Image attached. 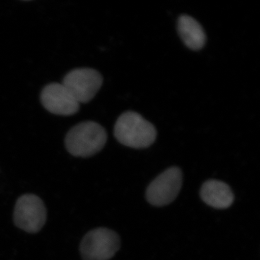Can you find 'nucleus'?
Segmentation results:
<instances>
[{"label": "nucleus", "mask_w": 260, "mask_h": 260, "mask_svg": "<svg viewBox=\"0 0 260 260\" xmlns=\"http://www.w3.org/2000/svg\"><path fill=\"white\" fill-rule=\"evenodd\" d=\"M178 31L181 40L191 50L198 51L204 47L206 34L202 25L192 17L187 15L179 17Z\"/></svg>", "instance_id": "1a4fd4ad"}, {"label": "nucleus", "mask_w": 260, "mask_h": 260, "mask_svg": "<svg viewBox=\"0 0 260 260\" xmlns=\"http://www.w3.org/2000/svg\"><path fill=\"white\" fill-rule=\"evenodd\" d=\"M44 108L56 115L70 116L78 112L80 104L62 83H51L41 94Z\"/></svg>", "instance_id": "0eeeda50"}, {"label": "nucleus", "mask_w": 260, "mask_h": 260, "mask_svg": "<svg viewBox=\"0 0 260 260\" xmlns=\"http://www.w3.org/2000/svg\"><path fill=\"white\" fill-rule=\"evenodd\" d=\"M47 208L37 195L25 194L18 198L15 205L13 220L15 225L24 232H40L47 221Z\"/></svg>", "instance_id": "20e7f679"}, {"label": "nucleus", "mask_w": 260, "mask_h": 260, "mask_svg": "<svg viewBox=\"0 0 260 260\" xmlns=\"http://www.w3.org/2000/svg\"><path fill=\"white\" fill-rule=\"evenodd\" d=\"M114 133L121 144L136 149L148 148L155 142L157 136L155 126L134 112H124L119 116Z\"/></svg>", "instance_id": "f257e3e1"}, {"label": "nucleus", "mask_w": 260, "mask_h": 260, "mask_svg": "<svg viewBox=\"0 0 260 260\" xmlns=\"http://www.w3.org/2000/svg\"><path fill=\"white\" fill-rule=\"evenodd\" d=\"M102 75L90 68H78L70 71L62 84L79 104L91 101L102 87Z\"/></svg>", "instance_id": "423d86ee"}, {"label": "nucleus", "mask_w": 260, "mask_h": 260, "mask_svg": "<svg viewBox=\"0 0 260 260\" xmlns=\"http://www.w3.org/2000/svg\"><path fill=\"white\" fill-rule=\"evenodd\" d=\"M107 140V132L102 125L94 121H84L68 132L65 147L71 155L87 158L100 152Z\"/></svg>", "instance_id": "f03ea898"}, {"label": "nucleus", "mask_w": 260, "mask_h": 260, "mask_svg": "<svg viewBox=\"0 0 260 260\" xmlns=\"http://www.w3.org/2000/svg\"><path fill=\"white\" fill-rule=\"evenodd\" d=\"M200 197L207 205L216 209H226L234 201L230 186L215 179L205 181L200 189Z\"/></svg>", "instance_id": "6e6552de"}, {"label": "nucleus", "mask_w": 260, "mask_h": 260, "mask_svg": "<svg viewBox=\"0 0 260 260\" xmlns=\"http://www.w3.org/2000/svg\"><path fill=\"white\" fill-rule=\"evenodd\" d=\"M120 248V238L114 231L98 228L82 239L80 253L83 260H109Z\"/></svg>", "instance_id": "7ed1b4c3"}, {"label": "nucleus", "mask_w": 260, "mask_h": 260, "mask_svg": "<svg viewBox=\"0 0 260 260\" xmlns=\"http://www.w3.org/2000/svg\"><path fill=\"white\" fill-rule=\"evenodd\" d=\"M182 172L178 167H171L161 173L147 188L146 199L153 206L162 207L172 203L180 192Z\"/></svg>", "instance_id": "39448f33"}]
</instances>
